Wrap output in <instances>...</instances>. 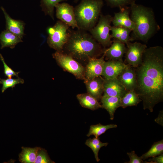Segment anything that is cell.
Masks as SVG:
<instances>
[{"label":"cell","mask_w":163,"mask_h":163,"mask_svg":"<svg viewBox=\"0 0 163 163\" xmlns=\"http://www.w3.org/2000/svg\"><path fill=\"white\" fill-rule=\"evenodd\" d=\"M125 53V60L128 64L136 68L141 62L143 53L147 48L145 44L139 42L128 43Z\"/></svg>","instance_id":"8"},{"label":"cell","mask_w":163,"mask_h":163,"mask_svg":"<svg viewBox=\"0 0 163 163\" xmlns=\"http://www.w3.org/2000/svg\"><path fill=\"white\" fill-rule=\"evenodd\" d=\"M86 31L69 28L68 40L62 52L79 63H87L92 58H97L105 50Z\"/></svg>","instance_id":"2"},{"label":"cell","mask_w":163,"mask_h":163,"mask_svg":"<svg viewBox=\"0 0 163 163\" xmlns=\"http://www.w3.org/2000/svg\"><path fill=\"white\" fill-rule=\"evenodd\" d=\"M24 83V80L19 77L16 79L8 78L4 79L0 78V84L2 85L1 89L2 93H4L8 88H11L13 89L16 85L19 84H23Z\"/></svg>","instance_id":"28"},{"label":"cell","mask_w":163,"mask_h":163,"mask_svg":"<svg viewBox=\"0 0 163 163\" xmlns=\"http://www.w3.org/2000/svg\"><path fill=\"white\" fill-rule=\"evenodd\" d=\"M130 18L134 25L131 40L146 42L154 35L159 27L152 9L134 2L130 5Z\"/></svg>","instance_id":"3"},{"label":"cell","mask_w":163,"mask_h":163,"mask_svg":"<svg viewBox=\"0 0 163 163\" xmlns=\"http://www.w3.org/2000/svg\"><path fill=\"white\" fill-rule=\"evenodd\" d=\"M40 147H22V151L19 155V160L22 163H34Z\"/></svg>","instance_id":"22"},{"label":"cell","mask_w":163,"mask_h":163,"mask_svg":"<svg viewBox=\"0 0 163 163\" xmlns=\"http://www.w3.org/2000/svg\"><path fill=\"white\" fill-rule=\"evenodd\" d=\"M104 54L99 58L90 59L85 68V78L89 80L102 75L105 61Z\"/></svg>","instance_id":"10"},{"label":"cell","mask_w":163,"mask_h":163,"mask_svg":"<svg viewBox=\"0 0 163 163\" xmlns=\"http://www.w3.org/2000/svg\"><path fill=\"white\" fill-rule=\"evenodd\" d=\"M127 66L123 60L105 61L102 75L105 79L117 78Z\"/></svg>","instance_id":"11"},{"label":"cell","mask_w":163,"mask_h":163,"mask_svg":"<svg viewBox=\"0 0 163 163\" xmlns=\"http://www.w3.org/2000/svg\"><path fill=\"white\" fill-rule=\"evenodd\" d=\"M88 94L98 101L104 93V79L101 76L89 80H84Z\"/></svg>","instance_id":"15"},{"label":"cell","mask_w":163,"mask_h":163,"mask_svg":"<svg viewBox=\"0 0 163 163\" xmlns=\"http://www.w3.org/2000/svg\"><path fill=\"white\" fill-rule=\"evenodd\" d=\"M163 153V140L155 142L150 149L141 157L142 160H145L150 157H154Z\"/></svg>","instance_id":"26"},{"label":"cell","mask_w":163,"mask_h":163,"mask_svg":"<svg viewBox=\"0 0 163 163\" xmlns=\"http://www.w3.org/2000/svg\"><path fill=\"white\" fill-rule=\"evenodd\" d=\"M58 65L77 78L84 80L85 68L72 57L63 52L56 51L52 55Z\"/></svg>","instance_id":"7"},{"label":"cell","mask_w":163,"mask_h":163,"mask_svg":"<svg viewBox=\"0 0 163 163\" xmlns=\"http://www.w3.org/2000/svg\"><path fill=\"white\" fill-rule=\"evenodd\" d=\"M113 17L100 14L97 23L89 31L94 39L104 47L110 46L112 41L110 34Z\"/></svg>","instance_id":"5"},{"label":"cell","mask_w":163,"mask_h":163,"mask_svg":"<svg viewBox=\"0 0 163 163\" xmlns=\"http://www.w3.org/2000/svg\"><path fill=\"white\" fill-rule=\"evenodd\" d=\"M150 163H163V154H162L158 156H155L149 159Z\"/></svg>","instance_id":"33"},{"label":"cell","mask_w":163,"mask_h":163,"mask_svg":"<svg viewBox=\"0 0 163 163\" xmlns=\"http://www.w3.org/2000/svg\"><path fill=\"white\" fill-rule=\"evenodd\" d=\"M117 127V125L115 124H110L104 125L100 123L96 125H91L89 132L87 135V136L89 137L91 135H93L95 137L97 138L104 133L108 129L116 128Z\"/></svg>","instance_id":"25"},{"label":"cell","mask_w":163,"mask_h":163,"mask_svg":"<svg viewBox=\"0 0 163 163\" xmlns=\"http://www.w3.org/2000/svg\"><path fill=\"white\" fill-rule=\"evenodd\" d=\"M1 8L5 19L6 30L22 39L24 35V23L21 20L12 19L3 8L1 7Z\"/></svg>","instance_id":"17"},{"label":"cell","mask_w":163,"mask_h":163,"mask_svg":"<svg viewBox=\"0 0 163 163\" xmlns=\"http://www.w3.org/2000/svg\"><path fill=\"white\" fill-rule=\"evenodd\" d=\"M110 31L112 38L126 44L131 40L130 34L132 32L130 29L120 27H111Z\"/></svg>","instance_id":"21"},{"label":"cell","mask_w":163,"mask_h":163,"mask_svg":"<svg viewBox=\"0 0 163 163\" xmlns=\"http://www.w3.org/2000/svg\"><path fill=\"white\" fill-rule=\"evenodd\" d=\"M69 27L60 21H57L47 30V43L49 46L57 51L62 52L69 36Z\"/></svg>","instance_id":"6"},{"label":"cell","mask_w":163,"mask_h":163,"mask_svg":"<svg viewBox=\"0 0 163 163\" xmlns=\"http://www.w3.org/2000/svg\"><path fill=\"white\" fill-rule=\"evenodd\" d=\"M22 41L21 38L7 30L0 34L1 49L6 47L14 48L18 43Z\"/></svg>","instance_id":"19"},{"label":"cell","mask_w":163,"mask_h":163,"mask_svg":"<svg viewBox=\"0 0 163 163\" xmlns=\"http://www.w3.org/2000/svg\"><path fill=\"white\" fill-rule=\"evenodd\" d=\"M0 59L3 63L5 75L8 78H11L14 76L18 78V74L20 72H15L9 67L5 63L4 59L1 54H0Z\"/></svg>","instance_id":"31"},{"label":"cell","mask_w":163,"mask_h":163,"mask_svg":"<svg viewBox=\"0 0 163 163\" xmlns=\"http://www.w3.org/2000/svg\"><path fill=\"white\" fill-rule=\"evenodd\" d=\"M81 0H73L74 2L75 3H77L78 1Z\"/></svg>","instance_id":"35"},{"label":"cell","mask_w":163,"mask_h":163,"mask_svg":"<svg viewBox=\"0 0 163 163\" xmlns=\"http://www.w3.org/2000/svg\"><path fill=\"white\" fill-rule=\"evenodd\" d=\"M103 4L102 0H81L74 8L78 29L89 31L96 25Z\"/></svg>","instance_id":"4"},{"label":"cell","mask_w":163,"mask_h":163,"mask_svg":"<svg viewBox=\"0 0 163 163\" xmlns=\"http://www.w3.org/2000/svg\"><path fill=\"white\" fill-rule=\"evenodd\" d=\"M127 155L129 158L130 160L128 162L125 163H142L143 162L141 157L138 156L134 151H133L130 152H127Z\"/></svg>","instance_id":"32"},{"label":"cell","mask_w":163,"mask_h":163,"mask_svg":"<svg viewBox=\"0 0 163 163\" xmlns=\"http://www.w3.org/2000/svg\"><path fill=\"white\" fill-rule=\"evenodd\" d=\"M163 120V111H161L160 112V113L159 114L158 117L157 119L155 120V121L159 124V121L160 122V124L161 125L163 126V122L162 121Z\"/></svg>","instance_id":"34"},{"label":"cell","mask_w":163,"mask_h":163,"mask_svg":"<svg viewBox=\"0 0 163 163\" xmlns=\"http://www.w3.org/2000/svg\"><path fill=\"white\" fill-rule=\"evenodd\" d=\"M76 97L80 105L84 108L93 110L102 108L98 101L88 93L78 94Z\"/></svg>","instance_id":"20"},{"label":"cell","mask_w":163,"mask_h":163,"mask_svg":"<svg viewBox=\"0 0 163 163\" xmlns=\"http://www.w3.org/2000/svg\"><path fill=\"white\" fill-rule=\"evenodd\" d=\"M100 100L102 108L107 110L110 115V120H113L115 111L120 107L121 97L103 95Z\"/></svg>","instance_id":"18"},{"label":"cell","mask_w":163,"mask_h":163,"mask_svg":"<svg viewBox=\"0 0 163 163\" xmlns=\"http://www.w3.org/2000/svg\"><path fill=\"white\" fill-rule=\"evenodd\" d=\"M108 4L112 7L122 8L135 2L136 0H105Z\"/></svg>","instance_id":"30"},{"label":"cell","mask_w":163,"mask_h":163,"mask_svg":"<svg viewBox=\"0 0 163 163\" xmlns=\"http://www.w3.org/2000/svg\"><path fill=\"white\" fill-rule=\"evenodd\" d=\"M135 69L137 85L134 91L142 101L143 109L152 112L163 101V48H147L141 63Z\"/></svg>","instance_id":"1"},{"label":"cell","mask_w":163,"mask_h":163,"mask_svg":"<svg viewBox=\"0 0 163 163\" xmlns=\"http://www.w3.org/2000/svg\"><path fill=\"white\" fill-rule=\"evenodd\" d=\"M34 163H54L49 157L47 151L40 147L39 149Z\"/></svg>","instance_id":"29"},{"label":"cell","mask_w":163,"mask_h":163,"mask_svg":"<svg viewBox=\"0 0 163 163\" xmlns=\"http://www.w3.org/2000/svg\"><path fill=\"white\" fill-rule=\"evenodd\" d=\"M141 100L134 90L129 91L121 98L120 107L125 108L128 107L136 106Z\"/></svg>","instance_id":"23"},{"label":"cell","mask_w":163,"mask_h":163,"mask_svg":"<svg viewBox=\"0 0 163 163\" xmlns=\"http://www.w3.org/2000/svg\"><path fill=\"white\" fill-rule=\"evenodd\" d=\"M67 0H41L42 11L46 15L50 16L54 20V8L56 5L62 2Z\"/></svg>","instance_id":"27"},{"label":"cell","mask_w":163,"mask_h":163,"mask_svg":"<svg viewBox=\"0 0 163 163\" xmlns=\"http://www.w3.org/2000/svg\"><path fill=\"white\" fill-rule=\"evenodd\" d=\"M108 142H102L100 139V138H94L87 139L85 142V144L90 147L92 150L94 155L95 158L97 162L100 160L98 157V152L100 149L103 146H107Z\"/></svg>","instance_id":"24"},{"label":"cell","mask_w":163,"mask_h":163,"mask_svg":"<svg viewBox=\"0 0 163 163\" xmlns=\"http://www.w3.org/2000/svg\"><path fill=\"white\" fill-rule=\"evenodd\" d=\"M126 90H134L137 85L136 76L135 69L127 64L126 67L117 78Z\"/></svg>","instance_id":"13"},{"label":"cell","mask_w":163,"mask_h":163,"mask_svg":"<svg viewBox=\"0 0 163 163\" xmlns=\"http://www.w3.org/2000/svg\"><path fill=\"white\" fill-rule=\"evenodd\" d=\"M125 44L114 39L110 46L105 49L104 54L109 60H122L127 50Z\"/></svg>","instance_id":"14"},{"label":"cell","mask_w":163,"mask_h":163,"mask_svg":"<svg viewBox=\"0 0 163 163\" xmlns=\"http://www.w3.org/2000/svg\"><path fill=\"white\" fill-rule=\"evenodd\" d=\"M129 11L128 8L124 7L121 8L119 12L115 13L112 21L113 26L127 28L132 31L134 25L130 18Z\"/></svg>","instance_id":"16"},{"label":"cell","mask_w":163,"mask_h":163,"mask_svg":"<svg viewBox=\"0 0 163 163\" xmlns=\"http://www.w3.org/2000/svg\"><path fill=\"white\" fill-rule=\"evenodd\" d=\"M127 91L117 78L104 79L103 95L121 98Z\"/></svg>","instance_id":"12"},{"label":"cell","mask_w":163,"mask_h":163,"mask_svg":"<svg viewBox=\"0 0 163 163\" xmlns=\"http://www.w3.org/2000/svg\"><path fill=\"white\" fill-rule=\"evenodd\" d=\"M56 17L72 29H79L75 19L74 7L66 2L59 3L56 4Z\"/></svg>","instance_id":"9"}]
</instances>
